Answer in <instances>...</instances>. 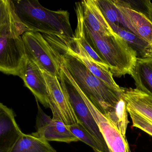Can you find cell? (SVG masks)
Here are the masks:
<instances>
[{"label": "cell", "instance_id": "obj_21", "mask_svg": "<svg viewBox=\"0 0 152 152\" xmlns=\"http://www.w3.org/2000/svg\"><path fill=\"white\" fill-rule=\"evenodd\" d=\"M70 131L88 145L91 147L96 152H109L86 129L81 122L68 126Z\"/></svg>", "mask_w": 152, "mask_h": 152}, {"label": "cell", "instance_id": "obj_14", "mask_svg": "<svg viewBox=\"0 0 152 152\" xmlns=\"http://www.w3.org/2000/svg\"><path fill=\"white\" fill-rule=\"evenodd\" d=\"M122 98L127 107L152 121V96L136 88H123Z\"/></svg>", "mask_w": 152, "mask_h": 152}, {"label": "cell", "instance_id": "obj_13", "mask_svg": "<svg viewBox=\"0 0 152 152\" xmlns=\"http://www.w3.org/2000/svg\"><path fill=\"white\" fill-rule=\"evenodd\" d=\"M82 5L84 21L92 30L99 34L110 36L115 32L100 10L96 0H85Z\"/></svg>", "mask_w": 152, "mask_h": 152}, {"label": "cell", "instance_id": "obj_10", "mask_svg": "<svg viewBox=\"0 0 152 152\" xmlns=\"http://www.w3.org/2000/svg\"><path fill=\"white\" fill-rule=\"evenodd\" d=\"M20 78L25 85L31 91L36 99L46 108H50L48 91L42 71L33 61L27 57V61Z\"/></svg>", "mask_w": 152, "mask_h": 152}, {"label": "cell", "instance_id": "obj_11", "mask_svg": "<svg viewBox=\"0 0 152 152\" xmlns=\"http://www.w3.org/2000/svg\"><path fill=\"white\" fill-rule=\"evenodd\" d=\"M15 113L2 103L0 104V152H10L23 134L16 121Z\"/></svg>", "mask_w": 152, "mask_h": 152}, {"label": "cell", "instance_id": "obj_17", "mask_svg": "<svg viewBox=\"0 0 152 152\" xmlns=\"http://www.w3.org/2000/svg\"><path fill=\"white\" fill-rule=\"evenodd\" d=\"M10 152H57L43 138L23 133Z\"/></svg>", "mask_w": 152, "mask_h": 152}, {"label": "cell", "instance_id": "obj_9", "mask_svg": "<svg viewBox=\"0 0 152 152\" xmlns=\"http://www.w3.org/2000/svg\"><path fill=\"white\" fill-rule=\"evenodd\" d=\"M58 46L61 51L79 59L93 75L114 90L122 94L123 88L120 87L115 81L110 69L98 64L93 60L77 41L75 40L74 47L73 48H69L63 42H59Z\"/></svg>", "mask_w": 152, "mask_h": 152}, {"label": "cell", "instance_id": "obj_1", "mask_svg": "<svg viewBox=\"0 0 152 152\" xmlns=\"http://www.w3.org/2000/svg\"><path fill=\"white\" fill-rule=\"evenodd\" d=\"M30 30L21 22L14 1H0V71L20 77L27 61L23 34Z\"/></svg>", "mask_w": 152, "mask_h": 152}, {"label": "cell", "instance_id": "obj_15", "mask_svg": "<svg viewBox=\"0 0 152 152\" xmlns=\"http://www.w3.org/2000/svg\"><path fill=\"white\" fill-rule=\"evenodd\" d=\"M34 135L45 139L48 141H58L70 143L80 141L68 129V126L59 120L52 119L50 123L36 132Z\"/></svg>", "mask_w": 152, "mask_h": 152}, {"label": "cell", "instance_id": "obj_23", "mask_svg": "<svg viewBox=\"0 0 152 152\" xmlns=\"http://www.w3.org/2000/svg\"><path fill=\"white\" fill-rule=\"evenodd\" d=\"M96 2L108 23L121 24L124 27L120 11L113 0H96Z\"/></svg>", "mask_w": 152, "mask_h": 152}, {"label": "cell", "instance_id": "obj_4", "mask_svg": "<svg viewBox=\"0 0 152 152\" xmlns=\"http://www.w3.org/2000/svg\"><path fill=\"white\" fill-rule=\"evenodd\" d=\"M61 54L62 62L79 88L102 114L121 100L122 94L93 75L80 60L64 51Z\"/></svg>", "mask_w": 152, "mask_h": 152}, {"label": "cell", "instance_id": "obj_25", "mask_svg": "<svg viewBox=\"0 0 152 152\" xmlns=\"http://www.w3.org/2000/svg\"><path fill=\"white\" fill-rule=\"evenodd\" d=\"M36 101L38 106V113L36 117V127L37 130H38L48 124L52 121V119L43 112L37 99Z\"/></svg>", "mask_w": 152, "mask_h": 152}, {"label": "cell", "instance_id": "obj_18", "mask_svg": "<svg viewBox=\"0 0 152 152\" xmlns=\"http://www.w3.org/2000/svg\"><path fill=\"white\" fill-rule=\"evenodd\" d=\"M114 31L123 39L137 52L140 58L152 57V45L129 30L115 24L109 23Z\"/></svg>", "mask_w": 152, "mask_h": 152}, {"label": "cell", "instance_id": "obj_19", "mask_svg": "<svg viewBox=\"0 0 152 152\" xmlns=\"http://www.w3.org/2000/svg\"><path fill=\"white\" fill-rule=\"evenodd\" d=\"M75 11L77 16V25L75 34V40L77 41L85 50L89 56L98 64L109 68L108 65L100 57L89 43L85 33L82 5L81 2L75 3Z\"/></svg>", "mask_w": 152, "mask_h": 152}, {"label": "cell", "instance_id": "obj_3", "mask_svg": "<svg viewBox=\"0 0 152 152\" xmlns=\"http://www.w3.org/2000/svg\"><path fill=\"white\" fill-rule=\"evenodd\" d=\"M84 26L89 43L108 65L113 76L131 75L137 63V52L115 33L105 36L92 30L85 22Z\"/></svg>", "mask_w": 152, "mask_h": 152}, {"label": "cell", "instance_id": "obj_7", "mask_svg": "<svg viewBox=\"0 0 152 152\" xmlns=\"http://www.w3.org/2000/svg\"><path fill=\"white\" fill-rule=\"evenodd\" d=\"M69 79L85 101L104 137L109 152H131L125 135H123L80 89L71 75Z\"/></svg>", "mask_w": 152, "mask_h": 152}, {"label": "cell", "instance_id": "obj_6", "mask_svg": "<svg viewBox=\"0 0 152 152\" xmlns=\"http://www.w3.org/2000/svg\"><path fill=\"white\" fill-rule=\"evenodd\" d=\"M42 71L47 84L49 105L53 114L52 119L61 121L66 126L80 122L64 86L57 77Z\"/></svg>", "mask_w": 152, "mask_h": 152}, {"label": "cell", "instance_id": "obj_20", "mask_svg": "<svg viewBox=\"0 0 152 152\" xmlns=\"http://www.w3.org/2000/svg\"><path fill=\"white\" fill-rule=\"evenodd\" d=\"M126 103L122 98L114 107L108 108L103 114L109 120L122 134L125 135L129 123Z\"/></svg>", "mask_w": 152, "mask_h": 152}, {"label": "cell", "instance_id": "obj_8", "mask_svg": "<svg viewBox=\"0 0 152 152\" xmlns=\"http://www.w3.org/2000/svg\"><path fill=\"white\" fill-rule=\"evenodd\" d=\"M59 80L64 85L67 91L74 110L80 121L86 129L109 152L104 137L85 101L78 90L65 74L62 69Z\"/></svg>", "mask_w": 152, "mask_h": 152}, {"label": "cell", "instance_id": "obj_16", "mask_svg": "<svg viewBox=\"0 0 152 152\" xmlns=\"http://www.w3.org/2000/svg\"><path fill=\"white\" fill-rule=\"evenodd\" d=\"M131 76L136 88L152 96V57H137Z\"/></svg>", "mask_w": 152, "mask_h": 152}, {"label": "cell", "instance_id": "obj_2", "mask_svg": "<svg viewBox=\"0 0 152 152\" xmlns=\"http://www.w3.org/2000/svg\"><path fill=\"white\" fill-rule=\"evenodd\" d=\"M14 2L18 16L30 31L57 39L69 48L74 47L75 34L68 11L50 10L37 0H18Z\"/></svg>", "mask_w": 152, "mask_h": 152}, {"label": "cell", "instance_id": "obj_5", "mask_svg": "<svg viewBox=\"0 0 152 152\" xmlns=\"http://www.w3.org/2000/svg\"><path fill=\"white\" fill-rule=\"evenodd\" d=\"M22 37L27 57L42 71L59 80L62 64L60 52L40 33L27 31Z\"/></svg>", "mask_w": 152, "mask_h": 152}, {"label": "cell", "instance_id": "obj_12", "mask_svg": "<svg viewBox=\"0 0 152 152\" xmlns=\"http://www.w3.org/2000/svg\"><path fill=\"white\" fill-rule=\"evenodd\" d=\"M116 7L121 14L124 28L152 45V22L138 12L129 9Z\"/></svg>", "mask_w": 152, "mask_h": 152}, {"label": "cell", "instance_id": "obj_24", "mask_svg": "<svg viewBox=\"0 0 152 152\" xmlns=\"http://www.w3.org/2000/svg\"><path fill=\"white\" fill-rule=\"evenodd\" d=\"M132 122V126L138 128L152 136V121L134 110L127 107Z\"/></svg>", "mask_w": 152, "mask_h": 152}, {"label": "cell", "instance_id": "obj_22", "mask_svg": "<svg viewBox=\"0 0 152 152\" xmlns=\"http://www.w3.org/2000/svg\"><path fill=\"white\" fill-rule=\"evenodd\" d=\"M116 6L129 9L145 15L152 22V3L148 0H113Z\"/></svg>", "mask_w": 152, "mask_h": 152}]
</instances>
